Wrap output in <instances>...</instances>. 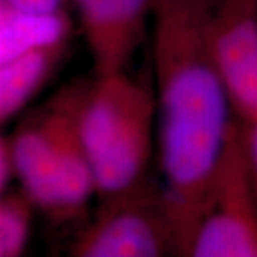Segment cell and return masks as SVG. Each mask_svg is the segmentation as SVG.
I'll return each instance as SVG.
<instances>
[{
	"mask_svg": "<svg viewBox=\"0 0 257 257\" xmlns=\"http://www.w3.org/2000/svg\"><path fill=\"white\" fill-rule=\"evenodd\" d=\"M214 2L153 0L152 9L160 187L177 256H189L233 121L209 46Z\"/></svg>",
	"mask_w": 257,
	"mask_h": 257,
	"instance_id": "6da1fadb",
	"label": "cell"
},
{
	"mask_svg": "<svg viewBox=\"0 0 257 257\" xmlns=\"http://www.w3.org/2000/svg\"><path fill=\"white\" fill-rule=\"evenodd\" d=\"M156 114L153 93L126 72L79 87L76 120L100 200L147 180Z\"/></svg>",
	"mask_w": 257,
	"mask_h": 257,
	"instance_id": "7a4b0ae2",
	"label": "cell"
},
{
	"mask_svg": "<svg viewBox=\"0 0 257 257\" xmlns=\"http://www.w3.org/2000/svg\"><path fill=\"white\" fill-rule=\"evenodd\" d=\"M79 87L62 90L9 140L23 194L56 221L77 219L96 194L76 120Z\"/></svg>",
	"mask_w": 257,
	"mask_h": 257,
	"instance_id": "3957f363",
	"label": "cell"
},
{
	"mask_svg": "<svg viewBox=\"0 0 257 257\" xmlns=\"http://www.w3.org/2000/svg\"><path fill=\"white\" fill-rule=\"evenodd\" d=\"M189 256L257 257V200L239 121H231Z\"/></svg>",
	"mask_w": 257,
	"mask_h": 257,
	"instance_id": "277c9868",
	"label": "cell"
},
{
	"mask_svg": "<svg viewBox=\"0 0 257 257\" xmlns=\"http://www.w3.org/2000/svg\"><path fill=\"white\" fill-rule=\"evenodd\" d=\"M176 254L175 231L163 190L149 182L101 200L96 216L70 246L76 257Z\"/></svg>",
	"mask_w": 257,
	"mask_h": 257,
	"instance_id": "5b68a950",
	"label": "cell"
},
{
	"mask_svg": "<svg viewBox=\"0 0 257 257\" xmlns=\"http://www.w3.org/2000/svg\"><path fill=\"white\" fill-rule=\"evenodd\" d=\"M209 46L241 124L257 123V0H216Z\"/></svg>",
	"mask_w": 257,
	"mask_h": 257,
	"instance_id": "8992f818",
	"label": "cell"
},
{
	"mask_svg": "<svg viewBox=\"0 0 257 257\" xmlns=\"http://www.w3.org/2000/svg\"><path fill=\"white\" fill-rule=\"evenodd\" d=\"M96 76L126 72L142 45L153 0H72Z\"/></svg>",
	"mask_w": 257,
	"mask_h": 257,
	"instance_id": "52a82bcc",
	"label": "cell"
},
{
	"mask_svg": "<svg viewBox=\"0 0 257 257\" xmlns=\"http://www.w3.org/2000/svg\"><path fill=\"white\" fill-rule=\"evenodd\" d=\"M69 43L45 47L0 64V124L33 99L62 62Z\"/></svg>",
	"mask_w": 257,
	"mask_h": 257,
	"instance_id": "ba28073f",
	"label": "cell"
},
{
	"mask_svg": "<svg viewBox=\"0 0 257 257\" xmlns=\"http://www.w3.org/2000/svg\"><path fill=\"white\" fill-rule=\"evenodd\" d=\"M70 32L66 12L40 15L8 6L0 19V64L39 49L69 43Z\"/></svg>",
	"mask_w": 257,
	"mask_h": 257,
	"instance_id": "9c48e42d",
	"label": "cell"
},
{
	"mask_svg": "<svg viewBox=\"0 0 257 257\" xmlns=\"http://www.w3.org/2000/svg\"><path fill=\"white\" fill-rule=\"evenodd\" d=\"M35 206L25 194L0 196V257H18L28 246Z\"/></svg>",
	"mask_w": 257,
	"mask_h": 257,
	"instance_id": "30bf717a",
	"label": "cell"
},
{
	"mask_svg": "<svg viewBox=\"0 0 257 257\" xmlns=\"http://www.w3.org/2000/svg\"><path fill=\"white\" fill-rule=\"evenodd\" d=\"M240 124L243 146L247 160L248 175L253 186V192L257 200V123L256 124Z\"/></svg>",
	"mask_w": 257,
	"mask_h": 257,
	"instance_id": "8fae6325",
	"label": "cell"
},
{
	"mask_svg": "<svg viewBox=\"0 0 257 257\" xmlns=\"http://www.w3.org/2000/svg\"><path fill=\"white\" fill-rule=\"evenodd\" d=\"M9 8L28 13L50 15L64 12L66 0H2Z\"/></svg>",
	"mask_w": 257,
	"mask_h": 257,
	"instance_id": "7c38bea8",
	"label": "cell"
},
{
	"mask_svg": "<svg viewBox=\"0 0 257 257\" xmlns=\"http://www.w3.org/2000/svg\"><path fill=\"white\" fill-rule=\"evenodd\" d=\"M13 172L10 142L0 135V196L5 193V189L9 183V179Z\"/></svg>",
	"mask_w": 257,
	"mask_h": 257,
	"instance_id": "4fadbf2b",
	"label": "cell"
}]
</instances>
